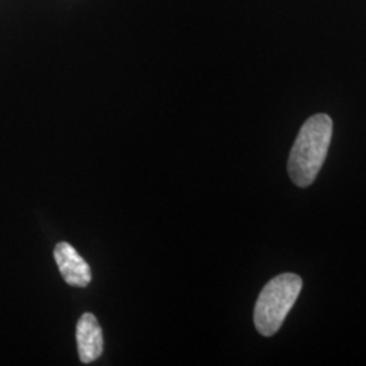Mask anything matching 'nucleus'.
I'll use <instances>...</instances> for the list:
<instances>
[{
	"label": "nucleus",
	"mask_w": 366,
	"mask_h": 366,
	"mask_svg": "<svg viewBox=\"0 0 366 366\" xmlns=\"http://www.w3.org/2000/svg\"><path fill=\"white\" fill-rule=\"evenodd\" d=\"M331 139L332 119L327 114H315L304 122L289 155V177L295 184H312L326 160Z\"/></svg>",
	"instance_id": "1"
},
{
	"label": "nucleus",
	"mask_w": 366,
	"mask_h": 366,
	"mask_svg": "<svg viewBox=\"0 0 366 366\" xmlns=\"http://www.w3.org/2000/svg\"><path fill=\"white\" fill-rule=\"evenodd\" d=\"M302 289V280L284 273L270 280L255 304L254 323L263 337H272L281 328Z\"/></svg>",
	"instance_id": "2"
},
{
	"label": "nucleus",
	"mask_w": 366,
	"mask_h": 366,
	"mask_svg": "<svg viewBox=\"0 0 366 366\" xmlns=\"http://www.w3.org/2000/svg\"><path fill=\"white\" fill-rule=\"evenodd\" d=\"M54 261L64 281L71 287L86 288L92 282V269L69 243L60 242L54 247Z\"/></svg>",
	"instance_id": "3"
},
{
	"label": "nucleus",
	"mask_w": 366,
	"mask_h": 366,
	"mask_svg": "<svg viewBox=\"0 0 366 366\" xmlns=\"http://www.w3.org/2000/svg\"><path fill=\"white\" fill-rule=\"evenodd\" d=\"M79 358L84 364L98 360L104 352L102 330L92 314H84L78 322L76 327Z\"/></svg>",
	"instance_id": "4"
}]
</instances>
